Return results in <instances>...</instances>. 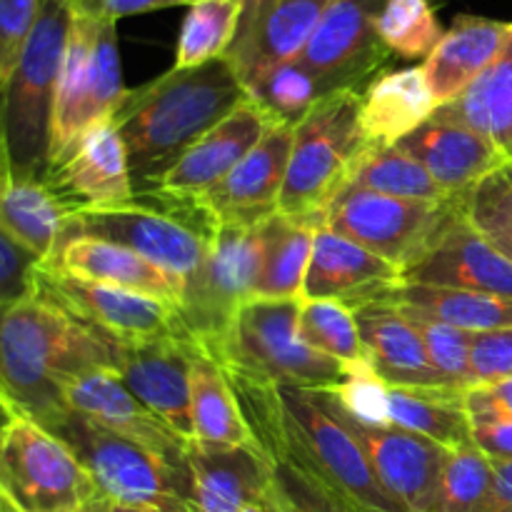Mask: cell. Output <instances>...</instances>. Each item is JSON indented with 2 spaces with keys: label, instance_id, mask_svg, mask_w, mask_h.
I'll list each match as a JSON object with an SVG mask.
<instances>
[{
  "label": "cell",
  "instance_id": "42",
  "mask_svg": "<svg viewBox=\"0 0 512 512\" xmlns=\"http://www.w3.org/2000/svg\"><path fill=\"white\" fill-rule=\"evenodd\" d=\"M395 305H398L400 313L408 318V323L413 325L415 333L420 335L430 363H433L435 370L448 380L450 388H473V375H470V333H465V330L455 328V325L450 323H443V320L433 318V315L423 313V310L410 308V305Z\"/></svg>",
  "mask_w": 512,
  "mask_h": 512
},
{
  "label": "cell",
  "instance_id": "39",
  "mask_svg": "<svg viewBox=\"0 0 512 512\" xmlns=\"http://www.w3.org/2000/svg\"><path fill=\"white\" fill-rule=\"evenodd\" d=\"M248 95L273 118V123L298 128L300 120L318 105L320 98H325V90L300 60H290L260 75L253 85H248Z\"/></svg>",
  "mask_w": 512,
  "mask_h": 512
},
{
  "label": "cell",
  "instance_id": "2",
  "mask_svg": "<svg viewBox=\"0 0 512 512\" xmlns=\"http://www.w3.org/2000/svg\"><path fill=\"white\" fill-rule=\"evenodd\" d=\"M243 80L225 58L198 68H170L128 90L113 125L128 153L130 178L150 193L163 175L248 100Z\"/></svg>",
  "mask_w": 512,
  "mask_h": 512
},
{
  "label": "cell",
  "instance_id": "22",
  "mask_svg": "<svg viewBox=\"0 0 512 512\" xmlns=\"http://www.w3.org/2000/svg\"><path fill=\"white\" fill-rule=\"evenodd\" d=\"M45 183L70 215L135 203L128 153L113 123L88 130L73 153L58 168L50 170Z\"/></svg>",
  "mask_w": 512,
  "mask_h": 512
},
{
  "label": "cell",
  "instance_id": "37",
  "mask_svg": "<svg viewBox=\"0 0 512 512\" xmlns=\"http://www.w3.org/2000/svg\"><path fill=\"white\" fill-rule=\"evenodd\" d=\"M240 13L243 0H198L188 5L173 68L188 70L225 58L238 30Z\"/></svg>",
  "mask_w": 512,
  "mask_h": 512
},
{
  "label": "cell",
  "instance_id": "30",
  "mask_svg": "<svg viewBox=\"0 0 512 512\" xmlns=\"http://www.w3.org/2000/svg\"><path fill=\"white\" fill-rule=\"evenodd\" d=\"M435 118L460 123L485 135L512 163V23L498 58L458 98L440 105Z\"/></svg>",
  "mask_w": 512,
  "mask_h": 512
},
{
  "label": "cell",
  "instance_id": "40",
  "mask_svg": "<svg viewBox=\"0 0 512 512\" xmlns=\"http://www.w3.org/2000/svg\"><path fill=\"white\" fill-rule=\"evenodd\" d=\"M463 213L512 263V163H503L463 195Z\"/></svg>",
  "mask_w": 512,
  "mask_h": 512
},
{
  "label": "cell",
  "instance_id": "13",
  "mask_svg": "<svg viewBox=\"0 0 512 512\" xmlns=\"http://www.w3.org/2000/svg\"><path fill=\"white\" fill-rule=\"evenodd\" d=\"M388 0H330L300 63L320 80L325 95L365 93L390 60L378 20Z\"/></svg>",
  "mask_w": 512,
  "mask_h": 512
},
{
  "label": "cell",
  "instance_id": "47",
  "mask_svg": "<svg viewBox=\"0 0 512 512\" xmlns=\"http://www.w3.org/2000/svg\"><path fill=\"white\" fill-rule=\"evenodd\" d=\"M465 410L470 425L512 423V378L465 390Z\"/></svg>",
  "mask_w": 512,
  "mask_h": 512
},
{
  "label": "cell",
  "instance_id": "35",
  "mask_svg": "<svg viewBox=\"0 0 512 512\" xmlns=\"http://www.w3.org/2000/svg\"><path fill=\"white\" fill-rule=\"evenodd\" d=\"M390 298L410 305L465 333L512 328V300L475 290L435 288V285H400Z\"/></svg>",
  "mask_w": 512,
  "mask_h": 512
},
{
  "label": "cell",
  "instance_id": "31",
  "mask_svg": "<svg viewBox=\"0 0 512 512\" xmlns=\"http://www.w3.org/2000/svg\"><path fill=\"white\" fill-rule=\"evenodd\" d=\"M68 218V208L45 180H15L0 173V228L43 265L58 253Z\"/></svg>",
  "mask_w": 512,
  "mask_h": 512
},
{
  "label": "cell",
  "instance_id": "52",
  "mask_svg": "<svg viewBox=\"0 0 512 512\" xmlns=\"http://www.w3.org/2000/svg\"><path fill=\"white\" fill-rule=\"evenodd\" d=\"M18 415L20 413L13 408V403H10V400L0 393V443H3L5 433H8V428L15 423V418H18Z\"/></svg>",
  "mask_w": 512,
  "mask_h": 512
},
{
  "label": "cell",
  "instance_id": "55",
  "mask_svg": "<svg viewBox=\"0 0 512 512\" xmlns=\"http://www.w3.org/2000/svg\"><path fill=\"white\" fill-rule=\"evenodd\" d=\"M0 512H15L13 505H10V500L3 495V490H0Z\"/></svg>",
  "mask_w": 512,
  "mask_h": 512
},
{
  "label": "cell",
  "instance_id": "36",
  "mask_svg": "<svg viewBox=\"0 0 512 512\" xmlns=\"http://www.w3.org/2000/svg\"><path fill=\"white\" fill-rule=\"evenodd\" d=\"M353 185L388 195V198L415 200V203H448V200L458 198V195L445 193L435 183L433 175L418 160L403 153L398 145L370 148L360 160Z\"/></svg>",
  "mask_w": 512,
  "mask_h": 512
},
{
  "label": "cell",
  "instance_id": "12",
  "mask_svg": "<svg viewBox=\"0 0 512 512\" xmlns=\"http://www.w3.org/2000/svg\"><path fill=\"white\" fill-rule=\"evenodd\" d=\"M460 198L463 195L448 203H415L350 185L330 208L328 228L403 270L428 248Z\"/></svg>",
  "mask_w": 512,
  "mask_h": 512
},
{
  "label": "cell",
  "instance_id": "6",
  "mask_svg": "<svg viewBox=\"0 0 512 512\" xmlns=\"http://www.w3.org/2000/svg\"><path fill=\"white\" fill-rule=\"evenodd\" d=\"M300 300L253 298L215 348H205L228 373L280 388L333 393L370 365L350 368L310 348L300 338Z\"/></svg>",
  "mask_w": 512,
  "mask_h": 512
},
{
  "label": "cell",
  "instance_id": "53",
  "mask_svg": "<svg viewBox=\"0 0 512 512\" xmlns=\"http://www.w3.org/2000/svg\"><path fill=\"white\" fill-rule=\"evenodd\" d=\"M80 512H113V503L108 498H103V495H98V498L90 500Z\"/></svg>",
  "mask_w": 512,
  "mask_h": 512
},
{
  "label": "cell",
  "instance_id": "9",
  "mask_svg": "<svg viewBox=\"0 0 512 512\" xmlns=\"http://www.w3.org/2000/svg\"><path fill=\"white\" fill-rule=\"evenodd\" d=\"M263 270V223H215L208 255L190 278L175 308L180 328L203 348H215L255 298Z\"/></svg>",
  "mask_w": 512,
  "mask_h": 512
},
{
  "label": "cell",
  "instance_id": "51",
  "mask_svg": "<svg viewBox=\"0 0 512 512\" xmlns=\"http://www.w3.org/2000/svg\"><path fill=\"white\" fill-rule=\"evenodd\" d=\"M243 512H300V510L295 508V505L290 503L283 493H280L278 485H273V488H270L263 498L255 500V503H250Z\"/></svg>",
  "mask_w": 512,
  "mask_h": 512
},
{
  "label": "cell",
  "instance_id": "1",
  "mask_svg": "<svg viewBox=\"0 0 512 512\" xmlns=\"http://www.w3.org/2000/svg\"><path fill=\"white\" fill-rule=\"evenodd\" d=\"M225 375L275 485L300 512H405L318 393Z\"/></svg>",
  "mask_w": 512,
  "mask_h": 512
},
{
  "label": "cell",
  "instance_id": "10",
  "mask_svg": "<svg viewBox=\"0 0 512 512\" xmlns=\"http://www.w3.org/2000/svg\"><path fill=\"white\" fill-rule=\"evenodd\" d=\"M0 490L15 512H80L98 498L73 450L28 415L0 443Z\"/></svg>",
  "mask_w": 512,
  "mask_h": 512
},
{
  "label": "cell",
  "instance_id": "41",
  "mask_svg": "<svg viewBox=\"0 0 512 512\" xmlns=\"http://www.w3.org/2000/svg\"><path fill=\"white\" fill-rule=\"evenodd\" d=\"M378 33L385 48L400 58H428L443 38L430 0H388L380 13Z\"/></svg>",
  "mask_w": 512,
  "mask_h": 512
},
{
  "label": "cell",
  "instance_id": "34",
  "mask_svg": "<svg viewBox=\"0 0 512 512\" xmlns=\"http://www.w3.org/2000/svg\"><path fill=\"white\" fill-rule=\"evenodd\" d=\"M315 230L275 213L263 220V270L255 298L295 300L303 298L305 275L313 255Z\"/></svg>",
  "mask_w": 512,
  "mask_h": 512
},
{
  "label": "cell",
  "instance_id": "43",
  "mask_svg": "<svg viewBox=\"0 0 512 512\" xmlns=\"http://www.w3.org/2000/svg\"><path fill=\"white\" fill-rule=\"evenodd\" d=\"M493 483V460L475 445L450 450L433 512H478Z\"/></svg>",
  "mask_w": 512,
  "mask_h": 512
},
{
  "label": "cell",
  "instance_id": "26",
  "mask_svg": "<svg viewBox=\"0 0 512 512\" xmlns=\"http://www.w3.org/2000/svg\"><path fill=\"white\" fill-rule=\"evenodd\" d=\"M395 145L418 160L450 195H465L485 175L508 163L485 135L435 115Z\"/></svg>",
  "mask_w": 512,
  "mask_h": 512
},
{
  "label": "cell",
  "instance_id": "50",
  "mask_svg": "<svg viewBox=\"0 0 512 512\" xmlns=\"http://www.w3.org/2000/svg\"><path fill=\"white\" fill-rule=\"evenodd\" d=\"M478 512H512V460H493V483Z\"/></svg>",
  "mask_w": 512,
  "mask_h": 512
},
{
  "label": "cell",
  "instance_id": "16",
  "mask_svg": "<svg viewBox=\"0 0 512 512\" xmlns=\"http://www.w3.org/2000/svg\"><path fill=\"white\" fill-rule=\"evenodd\" d=\"M273 118L253 100H245L223 123L205 133L158 185L150 190L160 208L175 213H198L195 203L215 188L250 148L270 130Z\"/></svg>",
  "mask_w": 512,
  "mask_h": 512
},
{
  "label": "cell",
  "instance_id": "46",
  "mask_svg": "<svg viewBox=\"0 0 512 512\" xmlns=\"http://www.w3.org/2000/svg\"><path fill=\"white\" fill-rule=\"evenodd\" d=\"M43 260L0 228V308L35 293Z\"/></svg>",
  "mask_w": 512,
  "mask_h": 512
},
{
  "label": "cell",
  "instance_id": "11",
  "mask_svg": "<svg viewBox=\"0 0 512 512\" xmlns=\"http://www.w3.org/2000/svg\"><path fill=\"white\" fill-rule=\"evenodd\" d=\"M213 220L205 213H175L135 200L125 208L80 210L68 218L60 245L73 238H98L123 245L158 268L190 278L208 255Z\"/></svg>",
  "mask_w": 512,
  "mask_h": 512
},
{
  "label": "cell",
  "instance_id": "23",
  "mask_svg": "<svg viewBox=\"0 0 512 512\" xmlns=\"http://www.w3.org/2000/svg\"><path fill=\"white\" fill-rule=\"evenodd\" d=\"M400 285L398 265L343 238L328 225L315 230L303 298L338 300L358 310L373 300L390 298Z\"/></svg>",
  "mask_w": 512,
  "mask_h": 512
},
{
  "label": "cell",
  "instance_id": "18",
  "mask_svg": "<svg viewBox=\"0 0 512 512\" xmlns=\"http://www.w3.org/2000/svg\"><path fill=\"white\" fill-rule=\"evenodd\" d=\"M328 5L330 0H243L225 60L245 90L268 70L303 55Z\"/></svg>",
  "mask_w": 512,
  "mask_h": 512
},
{
  "label": "cell",
  "instance_id": "7",
  "mask_svg": "<svg viewBox=\"0 0 512 512\" xmlns=\"http://www.w3.org/2000/svg\"><path fill=\"white\" fill-rule=\"evenodd\" d=\"M40 425L73 450L98 488V495L108 498L110 503L190 512V475L165 463L160 455L150 453L143 445L70 408L60 410Z\"/></svg>",
  "mask_w": 512,
  "mask_h": 512
},
{
  "label": "cell",
  "instance_id": "4",
  "mask_svg": "<svg viewBox=\"0 0 512 512\" xmlns=\"http://www.w3.org/2000/svg\"><path fill=\"white\" fill-rule=\"evenodd\" d=\"M70 25V0H40L33 33L0 95V150L15 180L48 178L55 93Z\"/></svg>",
  "mask_w": 512,
  "mask_h": 512
},
{
  "label": "cell",
  "instance_id": "28",
  "mask_svg": "<svg viewBox=\"0 0 512 512\" xmlns=\"http://www.w3.org/2000/svg\"><path fill=\"white\" fill-rule=\"evenodd\" d=\"M510 23L478 18V15H458L445 30L433 53L425 58L423 73L433 90L435 103L448 105L458 98L483 70L498 58L508 38Z\"/></svg>",
  "mask_w": 512,
  "mask_h": 512
},
{
  "label": "cell",
  "instance_id": "15",
  "mask_svg": "<svg viewBox=\"0 0 512 512\" xmlns=\"http://www.w3.org/2000/svg\"><path fill=\"white\" fill-rule=\"evenodd\" d=\"M333 418L363 448L375 478L405 512H433L450 450L393 425H363L345 415L328 393H318Z\"/></svg>",
  "mask_w": 512,
  "mask_h": 512
},
{
  "label": "cell",
  "instance_id": "44",
  "mask_svg": "<svg viewBox=\"0 0 512 512\" xmlns=\"http://www.w3.org/2000/svg\"><path fill=\"white\" fill-rule=\"evenodd\" d=\"M40 0H0V95L38 20Z\"/></svg>",
  "mask_w": 512,
  "mask_h": 512
},
{
  "label": "cell",
  "instance_id": "21",
  "mask_svg": "<svg viewBox=\"0 0 512 512\" xmlns=\"http://www.w3.org/2000/svg\"><path fill=\"white\" fill-rule=\"evenodd\" d=\"M65 405L75 413L85 415L93 423L143 445L150 453L160 455L165 463L188 473L190 440L180 438L165 420L150 408H145L128 388L118 380L115 370L95 368L83 375H75L65 383Z\"/></svg>",
  "mask_w": 512,
  "mask_h": 512
},
{
  "label": "cell",
  "instance_id": "56",
  "mask_svg": "<svg viewBox=\"0 0 512 512\" xmlns=\"http://www.w3.org/2000/svg\"><path fill=\"white\" fill-rule=\"evenodd\" d=\"M0 173H8V168H5V160H3V150H0Z\"/></svg>",
  "mask_w": 512,
  "mask_h": 512
},
{
  "label": "cell",
  "instance_id": "57",
  "mask_svg": "<svg viewBox=\"0 0 512 512\" xmlns=\"http://www.w3.org/2000/svg\"><path fill=\"white\" fill-rule=\"evenodd\" d=\"M193 3H198V0H185V5H193Z\"/></svg>",
  "mask_w": 512,
  "mask_h": 512
},
{
  "label": "cell",
  "instance_id": "14",
  "mask_svg": "<svg viewBox=\"0 0 512 512\" xmlns=\"http://www.w3.org/2000/svg\"><path fill=\"white\" fill-rule=\"evenodd\" d=\"M35 293L58 303L115 343H143L173 335L188 338L173 305L115 285L75 278L50 265H40Z\"/></svg>",
  "mask_w": 512,
  "mask_h": 512
},
{
  "label": "cell",
  "instance_id": "3",
  "mask_svg": "<svg viewBox=\"0 0 512 512\" xmlns=\"http://www.w3.org/2000/svg\"><path fill=\"white\" fill-rule=\"evenodd\" d=\"M95 368L115 370V340L58 303L33 293L0 308V393L20 415L53 418L65 383Z\"/></svg>",
  "mask_w": 512,
  "mask_h": 512
},
{
  "label": "cell",
  "instance_id": "33",
  "mask_svg": "<svg viewBox=\"0 0 512 512\" xmlns=\"http://www.w3.org/2000/svg\"><path fill=\"white\" fill-rule=\"evenodd\" d=\"M388 425L423 435L445 450L473 445V425L465 410V390L388 388Z\"/></svg>",
  "mask_w": 512,
  "mask_h": 512
},
{
  "label": "cell",
  "instance_id": "25",
  "mask_svg": "<svg viewBox=\"0 0 512 512\" xmlns=\"http://www.w3.org/2000/svg\"><path fill=\"white\" fill-rule=\"evenodd\" d=\"M353 313L365 360L375 378L388 388H450L448 380L430 363L420 335L393 300H373Z\"/></svg>",
  "mask_w": 512,
  "mask_h": 512
},
{
  "label": "cell",
  "instance_id": "19",
  "mask_svg": "<svg viewBox=\"0 0 512 512\" xmlns=\"http://www.w3.org/2000/svg\"><path fill=\"white\" fill-rule=\"evenodd\" d=\"M198 345L183 335L115 343V375L120 383L185 440H195L190 363Z\"/></svg>",
  "mask_w": 512,
  "mask_h": 512
},
{
  "label": "cell",
  "instance_id": "27",
  "mask_svg": "<svg viewBox=\"0 0 512 512\" xmlns=\"http://www.w3.org/2000/svg\"><path fill=\"white\" fill-rule=\"evenodd\" d=\"M45 265L75 275V278L148 295L173 308H178L180 295H183V278L108 240L73 238L60 245L55 258Z\"/></svg>",
  "mask_w": 512,
  "mask_h": 512
},
{
  "label": "cell",
  "instance_id": "49",
  "mask_svg": "<svg viewBox=\"0 0 512 512\" xmlns=\"http://www.w3.org/2000/svg\"><path fill=\"white\" fill-rule=\"evenodd\" d=\"M473 445L490 460H512V423L473 425Z\"/></svg>",
  "mask_w": 512,
  "mask_h": 512
},
{
  "label": "cell",
  "instance_id": "8",
  "mask_svg": "<svg viewBox=\"0 0 512 512\" xmlns=\"http://www.w3.org/2000/svg\"><path fill=\"white\" fill-rule=\"evenodd\" d=\"M125 95L128 88L123 85L115 23L85 18L73 10V25L55 93L50 170L58 168L73 153L88 130L113 123Z\"/></svg>",
  "mask_w": 512,
  "mask_h": 512
},
{
  "label": "cell",
  "instance_id": "20",
  "mask_svg": "<svg viewBox=\"0 0 512 512\" xmlns=\"http://www.w3.org/2000/svg\"><path fill=\"white\" fill-rule=\"evenodd\" d=\"M293 138V125H270L245 158L195 203V210L208 215L213 223L245 225H258L278 213Z\"/></svg>",
  "mask_w": 512,
  "mask_h": 512
},
{
  "label": "cell",
  "instance_id": "29",
  "mask_svg": "<svg viewBox=\"0 0 512 512\" xmlns=\"http://www.w3.org/2000/svg\"><path fill=\"white\" fill-rule=\"evenodd\" d=\"M438 110L423 65L383 73L360 98V123L373 148H388L428 123Z\"/></svg>",
  "mask_w": 512,
  "mask_h": 512
},
{
  "label": "cell",
  "instance_id": "45",
  "mask_svg": "<svg viewBox=\"0 0 512 512\" xmlns=\"http://www.w3.org/2000/svg\"><path fill=\"white\" fill-rule=\"evenodd\" d=\"M473 388L512 378V328L470 333Z\"/></svg>",
  "mask_w": 512,
  "mask_h": 512
},
{
  "label": "cell",
  "instance_id": "38",
  "mask_svg": "<svg viewBox=\"0 0 512 512\" xmlns=\"http://www.w3.org/2000/svg\"><path fill=\"white\" fill-rule=\"evenodd\" d=\"M300 338L318 353L350 368L368 365L355 313L338 300H300Z\"/></svg>",
  "mask_w": 512,
  "mask_h": 512
},
{
  "label": "cell",
  "instance_id": "54",
  "mask_svg": "<svg viewBox=\"0 0 512 512\" xmlns=\"http://www.w3.org/2000/svg\"><path fill=\"white\" fill-rule=\"evenodd\" d=\"M113 512H165V510L148 508V505H115L113 503Z\"/></svg>",
  "mask_w": 512,
  "mask_h": 512
},
{
  "label": "cell",
  "instance_id": "48",
  "mask_svg": "<svg viewBox=\"0 0 512 512\" xmlns=\"http://www.w3.org/2000/svg\"><path fill=\"white\" fill-rule=\"evenodd\" d=\"M70 5H73L75 13L85 15V18L118 23L120 18H128V15L185 5V0H70Z\"/></svg>",
  "mask_w": 512,
  "mask_h": 512
},
{
  "label": "cell",
  "instance_id": "24",
  "mask_svg": "<svg viewBox=\"0 0 512 512\" xmlns=\"http://www.w3.org/2000/svg\"><path fill=\"white\" fill-rule=\"evenodd\" d=\"M190 512H243L275 485L273 465L260 450L190 440Z\"/></svg>",
  "mask_w": 512,
  "mask_h": 512
},
{
  "label": "cell",
  "instance_id": "5",
  "mask_svg": "<svg viewBox=\"0 0 512 512\" xmlns=\"http://www.w3.org/2000/svg\"><path fill=\"white\" fill-rule=\"evenodd\" d=\"M355 90H338L318 100L295 128L288 173L278 200V213L318 230L345 188H350L360 160L373 143L360 123Z\"/></svg>",
  "mask_w": 512,
  "mask_h": 512
},
{
  "label": "cell",
  "instance_id": "32",
  "mask_svg": "<svg viewBox=\"0 0 512 512\" xmlns=\"http://www.w3.org/2000/svg\"><path fill=\"white\" fill-rule=\"evenodd\" d=\"M190 415H193L195 440L260 450L245 423L223 365L203 345H198L190 363Z\"/></svg>",
  "mask_w": 512,
  "mask_h": 512
},
{
  "label": "cell",
  "instance_id": "17",
  "mask_svg": "<svg viewBox=\"0 0 512 512\" xmlns=\"http://www.w3.org/2000/svg\"><path fill=\"white\" fill-rule=\"evenodd\" d=\"M400 283L475 290L512 300V263L468 223L460 198L428 248L400 270Z\"/></svg>",
  "mask_w": 512,
  "mask_h": 512
}]
</instances>
